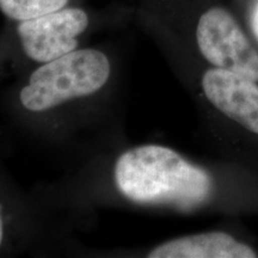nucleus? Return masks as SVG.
Segmentation results:
<instances>
[{
    "instance_id": "6e6552de",
    "label": "nucleus",
    "mask_w": 258,
    "mask_h": 258,
    "mask_svg": "<svg viewBox=\"0 0 258 258\" xmlns=\"http://www.w3.org/2000/svg\"><path fill=\"white\" fill-rule=\"evenodd\" d=\"M6 233H8V218H6L4 206L0 203V249L6 240Z\"/></svg>"
},
{
    "instance_id": "20e7f679",
    "label": "nucleus",
    "mask_w": 258,
    "mask_h": 258,
    "mask_svg": "<svg viewBox=\"0 0 258 258\" xmlns=\"http://www.w3.org/2000/svg\"><path fill=\"white\" fill-rule=\"evenodd\" d=\"M194 38L199 53L213 67L258 82V51L227 10L211 6L202 11Z\"/></svg>"
},
{
    "instance_id": "7ed1b4c3",
    "label": "nucleus",
    "mask_w": 258,
    "mask_h": 258,
    "mask_svg": "<svg viewBox=\"0 0 258 258\" xmlns=\"http://www.w3.org/2000/svg\"><path fill=\"white\" fill-rule=\"evenodd\" d=\"M133 6L111 5L93 9L71 5L51 14L15 22L14 36L19 53L38 66L86 46V41L106 29L122 28L134 17Z\"/></svg>"
},
{
    "instance_id": "1a4fd4ad",
    "label": "nucleus",
    "mask_w": 258,
    "mask_h": 258,
    "mask_svg": "<svg viewBox=\"0 0 258 258\" xmlns=\"http://www.w3.org/2000/svg\"><path fill=\"white\" fill-rule=\"evenodd\" d=\"M252 27H253V31L256 34V36L258 37V8L256 9L253 15V19H252Z\"/></svg>"
},
{
    "instance_id": "f03ea898",
    "label": "nucleus",
    "mask_w": 258,
    "mask_h": 258,
    "mask_svg": "<svg viewBox=\"0 0 258 258\" xmlns=\"http://www.w3.org/2000/svg\"><path fill=\"white\" fill-rule=\"evenodd\" d=\"M115 70V56L109 48L84 46L35 66L19 90V104L34 121L53 123L99 101L111 89Z\"/></svg>"
},
{
    "instance_id": "0eeeda50",
    "label": "nucleus",
    "mask_w": 258,
    "mask_h": 258,
    "mask_svg": "<svg viewBox=\"0 0 258 258\" xmlns=\"http://www.w3.org/2000/svg\"><path fill=\"white\" fill-rule=\"evenodd\" d=\"M83 3L84 0H0V11L15 23Z\"/></svg>"
},
{
    "instance_id": "423d86ee",
    "label": "nucleus",
    "mask_w": 258,
    "mask_h": 258,
    "mask_svg": "<svg viewBox=\"0 0 258 258\" xmlns=\"http://www.w3.org/2000/svg\"><path fill=\"white\" fill-rule=\"evenodd\" d=\"M150 258H254L249 245L224 232L188 234L161 243L145 254Z\"/></svg>"
},
{
    "instance_id": "f257e3e1",
    "label": "nucleus",
    "mask_w": 258,
    "mask_h": 258,
    "mask_svg": "<svg viewBox=\"0 0 258 258\" xmlns=\"http://www.w3.org/2000/svg\"><path fill=\"white\" fill-rule=\"evenodd\" d=\"M110 179L121 200L135 206L195 211L208 202L213 180L172 148L145 144L122 151L112 161Z\"/></svg>"
},
{
    "instance_id": "39448f33",
    "label": "nucleus",
    "mask_w": 258,
    "mask_h": 258,
    "mask_svg": "<svg viewBox=\"0 0 258 258\" xmlns=\"http://www.w3.org/2000/svg\"><path fill=\"white\" fill-rule=\"evenodd\" d=\"M201 88L219 111L258 134V85L254 80L213 67L202 76Z\"/></svg>"
}]
</instances>
